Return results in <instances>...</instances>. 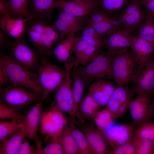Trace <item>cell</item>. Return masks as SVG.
I'll return each instance as SVG.
<instances>
[{
	"label": "cell",
	"instance_id": "cell-14",
	"mask_svg": "<svg viewBox=\"0 0 154 154\" xmlns=\"http://www.w3.org/2000/svg\"><path fill=\"white\" fill-rule=\"evenodd\" d=\"M135 37L129 31L120 27L103 38L104 46L115 54L130 47Z\"/></svg>",
	"mask_w": 154,
	"mask_h": 154
},
{
	"label": "cell",
	"instance_id": "cell-13",
	"mask_svg": "<svg viewBox=\"0 0 154 154\" xmlns=\"http://www.w3.org/2000/svg\"><path fill=\"white\" fill-rule=\"evenodd\" d=\"M43 101L41 99L36 103L31 108L23 120L27 132V137L34 141L37 149L42 148L38 131L43 113Z\"/></svg>",
	"mask_w": 154,
	"mask_h": 154
},
{
	"label": "cell",
	"instance_id": "cell-47",
	"mask_svg": "<svg viewBox=\"0 0 154 154\" xmlns=\"http://www.w3.org/2000/svg\"><path fill=\"white\" fill-rule=\"evenodd\" d=\"M36 147L31 145L29 142H23L20 147L19 154H36Z\"/></svg>",
	"mask_w": 154,
	"mask_h": 154
},
{
	"label": "cell",
	"instance_id": "cell-46",
	"mask_svg": "<svg viewBox=\"0 0 154 154\" xmlns=\"http://www.w3.org/2000/svg\"><path fill=\"white\" fill-rule=\"evenodd\" d=\"M80 37L88 44L96 47L100 50L104 47L103 38L93 36H80Z\"/></svg>",
	"mask_w": 154,
	"mask_h": 154
},
{
	"label": "cell",
	"instance_id": "cell-29",
	"mask_svg": "<svg viewBox=\"0 0 154 154\" xmlns=\"http://www.w3.org/2000/svg\"><path fill=\"white\" fill-rule=\"evenodd\" d=\"M29 1V0H9V12L11 16L13 18L31 17L28 10Z\"/></svg>",
	"mask_w": 154,
	"mask_h": 154
},
{
	"label": "cell",
	"instance_id": "cell-7",
	"mask_svg": "<svg viewBox=\"0 0 154 154\" xmlns=\"http://www.w3.org/2000/svg\"><path fill=\"white\" fill-rule=\"evenodd\" d=\"M10 48L17 63L28 71L37 73L40 64V58L27 44L23 36L11 42Z\"/></svg>",
	"mask_w": 154,
	"mask_h": 154
},
{
	"label": "cell",
	"instance_id": "cell-52",
	"mask_svg": "<svg viewBox=\"0 0 154 154\" xmlns=\"http://www.w3.org/2000/svg\"><path fill=\"white\" fill-rule=\"evenodd\" d=\"M149 0H140V1L141 3V4H142V5L146 2L147 1H149Z\"/></svg>",
	"mask_w": 154,
	"mask_h": 154
},
{
	"label": "cell",
	"instance_id": "cell-44",
	"mask_svg": "<svg viewBox=\"0 0 154 154\" xmlns=\"http://www.w3.org/2000/svg\"><path fill=\"white\" fill-rule=\"evenodd\" d=\"M52 25L60 36L63 38L72 31L77 29L73 28L58 18Z\"/></svg>",
	"mask_w": 154,
	"mask_h": 154
},
{
	"label": "cell",
	"instance_id": "cell-36",
	"mask_svg": "<svg viewBox=\"0 0 154 154\" xmlns=\"http://www.w3.org/2000/svg\"><path fill=\"white\" fill-rule=\"evenodd\" d=\"M88 16L84 17H77L67 13L61 10L57 18L73 28L80 30L85 24Z\"/></svg>",
	"mask_w": 154,
	"mask_h": 154
},
{
	"label": "cell",
	"instance_id": "cell-54",
	"mask_svg": "<svg viewBox=\"0 0 154 154\" xmlns=\"http://www.w3.org/2000/svg\"><path fill=\"white\" fill-rule=\"evenodd\" d=\"M153 54L154 55V52L153 53Z\"/></svg>",
	"mask_w": 154,
	"mask_h": 154
},
{
	"label": "cell",
	"instance_id": "cell-11",
	"mask_svg": "<svg viewBox=\"0 0 154 154\" xmlns=\"http://www.w3.org/2000/svg\"><path fill=\"white\" fill-rule=\"evenodd\" d=\"M68 121V118L61 112L45 110L40 123L41 133L46 136L54 137L62 131Z\"/></svg>",
	"mask_w": 154,
	"mask_h": 154
},
{
	"label": "cell",
	"instance_id": "cell-1",
	"mask_svg": "<svg viewBox=\"0 0 154 154\" xmlns=\"http://www.w3.org/2000/svg\"><path fill=\"white\" fill-rule=\"evenodd\" d=\"M0 67L4 71L7 83L9 85L25 87L42 96L43 91L36 81L37 73L28 71L17 63L13 58L12 52L1 53Z\"/></svg>",
	"mask_w": 154,
	"mask_h": 154
},
{
	"label": "cell",
	"instance_id": "cell-35",
	"mask_svg": "<svg viewBox=\"0 0 154 154\" xmlns=\"http://www.w3.org/2000/svg\"><path fill=\"white\" fill-rule=\"evenodd\" d=\"M132 139L135 147V154H154L153 141L139 137L135 135Z\"/></svg>",
	"mask_w": 154,
	"mask_h": 154
},
{
	"label": "cell",
	"instance_id": "cell-17",
	"mask_svg": "<svg viewBox=\"0 0 154 154\" xmlns=\"http://www.w3.org/2000/svg\"><path fill=\"white\" fill-rule=\"evenodd\" d=\"M82 131L87 139L90 147L94 154H111L112 150L104 136L97 128L91 125H85Z\"/></svg>",
	"mask_w": 154,
	"mask_h": 154
},
{
	"label": "cell",
	"instance_id": "cell-6",
	"mask_svg": "<svg viewBox=\"0 0 154 154\" xmlns=\"http://www.w3.org/2000/svg\"><path fill=\"white\" fill-rule=\"evenodd\" d=\"M64 66L67 72L66 78L63 84L55 91L53 101L45 110H55L65 112L72 117L74 104L70 73L73 67V64H67Z\"/></svg>",
	"mask_w": 154,
	"mask_h": 154
},
{
	"label": "cell",
	"instance_id": "cell-48",
	"mask_svg": "<svg viewBox=\"0 0 154 154\" xmlns=\"http://www.w3.org/2000/svg\"><path fill=\"white\" fill-rule=\"evenodd\" d=\"M11 42L5 33L0 31V48L2 50L8 47L10 48Z\"/></svg>",
	"mask_w": 154,
	"mask_h": 154
},
{
	"label": "cell",
	"instance_id": "cell-34",
	"mask_svg": "<svg viewBox=\"0 0 154 154\" xmlns=\"http://www.w3.org/2000/svg\"><path fill=\"white\" fill-rule=\"evenodd\" d=\"M94 119L96 128L101 132L116 120L112 114L105 108L98 111Z\"/></svg>",
	"mask_w": 154,
	"mask_h": 154
},
{
	"label": "cell",
	"instance_id": "cell-8",
	"mask_svg": "<svg viewBox=\"0 0 154 154\" xmlns=\"http://www.w3.org/2000/svg\"><path fill=\"white\" fill-rule=\"evenodd\" d=\"M137 94L131 101L129 108L132 118L131 125L134 127L148 121L152 115L150 95L142 92Z\"/></svg>",
	"mask_w": 154,
	"mask_h": 154
},
{
	"label": "cell",
	"instance_id": "cell-39",
	"mask_svg": "<svg viewBox=\"0 0 154 154\" xmlns=\"http://www.w3.org/2000/svg\"><path fill=\"white\" fill-rule=\"evenodd\" d=\"M135 135L154 141V123L147 121L140 125L134 131Z\"/></svg>",
	"mask_w": 154,
	"mask_h": 154
},
{
	"label": "cell",
	"instance_id": "cell-16",
	"mask_svg": "<svg viewBox=\"0 0 154 154\" xmlns=\"http://www.w3.org/2000/svg\"><path fill=\"white\" fill-rule=\"evenodd\" d=\"M56 8L71 15L84 17L90 14L99 7L98 1L81 0H57L55 5Z\"/></svg>",
	"mask_w": 154,
	"mask_h": 154
},
{
	"label": "cell",
	"instance_id": "cell-38",
	"mask_svg": "<svg viewBox=\"0 0 154 154\" xmlns=\"http://www.w3.org/2000/svg\"><path fill=\"white\" fill-rule=\"evenodd\" d=\"M129 0H98L99 7L107 13L117 11L124 6Z\"/></svg>",
	"mask_w": 154,
	"mask_h": 154
},
{
	"label": "cell",
	"instance_id": "cell-2",
	"mask_svg": "<svg viewBox=\"0 0 154 154\" xmlns=\"http://www.w3.org/2000/svg\"><path fill=\"white\" fill-rule=\"evenodd\" d=\"M37 74L36 81L43 91L41 99L44 101L63 84L67 72L48 60H41Z\"/></svg>",
	"mask_w": 154,
	"mask_h": 154
},
{
	"label": "cell",
	"instance_id": "cell-51",
	"mask_svg": "<svg viewBox=\"0 0 154 154\" xmlns=\"http://www.w3.org/2000/svg\"><path fill=\"white\" fill-rule=\"evenodd\" d=\"M152 115L154 116V100L152 104Z\"/></svg>",
	"mask_w": 154,
	"mask_h": 154
},
{
	"label": "cell",
	"instance_id": "cell-15",
	"mask_svg": "<svg viewBox=\"0 0 154 154\" xmlns=\"http://www.w3.org/2000/svg\"><path fill=\"white\" fill-rule=\"evenodd\" d=\"M132 93L143 92L150 95L154 94V55L141 69L138 70L133 82Z\"/></svg>",
	"mask_w": 154,
	"mask_h": 154
},
{
	"label": "cell",
	"instance_id": "cell-30",
	"mask_svg": "<svg viewBox=\"0 0 154 154\" xmlns=\"http://www.w3.org/2000/svg\"><path fill=\"white\" fill-rule=\"evenodd\" d=\"M23 120L15 119L1 121L0 122V142L5 141L17 132L22 126Z\"/></svg>",
	"mask_w": 154,
	"mask_h": 154
},
{
	"label": "cell",
	"instance_id": "cell-4",
	"mask_svg": "<svg viewBox=\"0 0 154 154\" xmlns=\"http://www.w3.org/2000/svg\"><path fill=\"white\" fill-rule=\"evenodd\" d=\"M42 95L25 87L9 85L0 88V104H6L19 112L26 107L40 101Z\"/></svg>",
	"mask_w": 154,
	"mask_h": 154
},
{
	"label": "cell",
	"instance_id": "cell-5",
	"mask_svg": "<svg viewBox=\"0 0 154 154\" xmlns=\"http://www.w3.org/2000/svg\"><path fill=\"white\" fill-rule=\"evenodd\" d=\"M112 71L114 78L118 85L127 86L134 82L138 68L131 53L128 49L115 54L112 59Z\"/></svg>",
	"mask_w": 154,
	"mask_h": 154
},
{
	"label": "cell",
	"instance_id": "cell-40",
	"mask_svg": "<svg viewBox=\"0 0 154 154\" xmlns=\"http://www.w3.org/2000/svg\"><path fill=\"white\" fill-rule=\"evenodd\" d=\"M110 16L99 7L88 16L85 24L92 25L100 23L108 19Z\"/></svg>",
	"mask_w": 154,
	"mask_h": 154
},
{
	"label": "cell",
	"instance_id": "cell-22",
	"mask_svg": "<svg viewBox=\"0 0 154 154\" xmlns=\"http://www.w3.org/2000/svg\"><path fill=\"white\" fill-rule=\"evenodd\" d=\"M27 136L26 129L23 123L17 132L5 141L0 142V154H19L21 145Z\"/></svg>",
	"mask_w": 154,
	"mask_h": 154
},
{
	"label": "cell",
	"instance_id": "cell-24",
	"mask_svg": "<svg viewBox=\"0 0 154 154\" xmlns=\"http://www.w3.org/2000/svg\"><path fill=\"white\" fill-rule=\"evenodd\" d=\"M79 30L75 29L67 35L54 49L52 54L61 63H65L70 58L72 51L76 33Z\"/></svg>",
	"mask_w": 154,
	"mask_h": 154
},
{
	"label": "cell",
	"instance_id": "cell-18",
	"mask_svg": "<svg viewBox=\"0 0 154 154\" xmlns=\"http://www.w3.org/2000/svg\"><path fill=\"white\" fill-rule=\"evenodd\" d=\"M130 47L132 55L139 70L150 59L154 52V45L146 39L135 36Z\"/></svg>",
	"mask_w": 154,
	"mask_h": 154
},
{
	"label": "cell",
	"instance_id": "cell-41",
	"mask_svg": "<svg viewBox=\"0 0 154 154\" xmlns=\"http://www.w3.org/2000/svg\"><path fill=\"white\" fill-rule=\"evenodd\" d=\"M37 154H64L63 149L57 141L53 140L43 148L37 149Z\"/></svg>",
	"mask_w": 154,
	"mask_h": 154
},
{
	"label": "cell",
	"instance_id": "cell-37",
	"mask_svg": "<svg viewBox=\"0 0 154 154\" xmlns=\"http://www.w3.org/2000/svg\"><path fill=\"white\" fill-rule=\"evenodd\" d=\"M25 116L23 114L6 104H0V119L2 121L15 119L23 120Z\"/></svg>",
	"mask_w": 154,
	"mask_h": 154
},
{
	"label": "cell",
	"instance_id": "cell-20",
	"mask_svg": "<svg viewBox=\"0 0 154 154\" xmlns=\"http://www.w3.org/2000/svg\"><path fill=\"white\" fill-rule=\"evenodd\" d=\"M57 0H29L28 10L32 18L41 19L49 24L56 9Z\"/></svg>",
	"mask_w": 154,
	"mask_h": 154
},
{
	"label": "cell",
	"instance_id": "cell-31",
	"mask_svg": "<svg viewBox=\"0 0 154 154\" xmlns=\"http://www.w3.org/2000/svg\"><path fill=\"white\" fill-rule=\"evenodd\" d=\"M91 25L102 38L121 27L117 18L111 16L102 22Z\"/></svg>",
	"mask_w": 154,
	"mask_h": 154
},
{
	"label": "cell",
	"instance_id": "cell-23",
	"mask_svg": "<svg viewBox=\"0 0 154 154\" xmlns=\"http://www.w3.org/2000/svg\"><path fill=\"white\" fill-rule=\"evenodd\" d=\"M71 72L73 84L72 91L74 107L72 117H73L72 122H74V118L77 115L82 101L86 84L82 76L75 68L72 69Z\"/></svg>",
	"mask_w": 154,
	"mask_h": 154
},
{
	"label": "cell",
	"instance_id": "cell-28",
	"mask_svg": "<svg viewBox=\"0 0 154 154\" xmlns=\"http://www.w3.org/2000/svg\"><path fill=\"white\" fill-rule=\"evenodd\" d=\"M135 33L134 36L146 39L154 45V17L146 14L143 22Z\"/></svg>",
	"mask_w": 154,
	"mask_h": 154
},
{
	"label": "cell",
	"instance_id": "cell-12",
	"mask_svg": "<svg viewBox=\"0 0 154 154\" xmlns=\"http://www.w3.org/2000/svg\"><path fill=\"white\" fill-rule=\"evenodd\" d=\"M47 23L40 33L37 48L35 51L40 60H48L55 47L64 38L58 33L52 25Z\"/></svg>",
	"mask_w": 154,
	"mask_h": 154
},
{
	"label": "cell",
	"instance_id": "cell-50",
	"mask_svg": "<svg viewBox=\"0 0 154 154\" xmlns=\"http://www.w3.org/2000/svg\"><path fill=\"white\" fill-rule=\"evenodd\" d=\"M9 0H0V15L9 14Z\"/></svg>",
	"mask_w": 154,
	"mask_h": 154
},
{
	"label": "cell",
	"instance_id": "cell-10",
	"mask_svg": "<svg viewBox=\"0 0 154 154\" xmlns=\"http://www.w3.org/2000/svg\"><path fill=\"white\" fill-rule=\"evenodd\" d=\"M101 132L113 149L132 139L134 127L131 125L117 124L114 121Z\"/></svg>",
	"mask_w": 154,
	"mask_h": 154
},
{
	"label": "cell",
	"instance_id": "cell-42",
	"mask_svg": "<svg viewBox=\"0 0 154 154\" xmlns=\"http://www.w3.org/2000/svg\"><path fill=\"white\" fill-rule=\"evenodd\" d=\"M135 154V147L132 139L125 143L112 149L111 153V154Z\"/></svg>",
	"mask_w": 154,
	"mask_h": 154
},
{
	"label": "cell",
	"instance_id": "cell-53",
	"mask_svg": "<svg viewBox=\"0 0 154 154\" xmlns=\"http://www.w3.org/2000/svg\"><path fill=\"white\" fill-rule=\"evenodd\" d=\"M84 0V1H98V0Z\"/></svg>",
	"mask_w": 154,
	"mask_h": 154
},
{
	"label": "cell",
	"instance_id": "cell-21",
	"mask_svg": "<svg viewBox=\"0 0 154 154\" xmlns=\"http://www.w3.org/2000/svg\"><path fill=\"white\" fill-rule=\"evenodd\" d=\"M32 18H13L9 14L5 15L0 18V30L6 35L18 38L23 36L26 23Z\"/></svg>",
	"mask_w": 154,
	"mask_h": 154
},
{
	"label": "cell",
	"instance_id": "cell-19",
	"mask_svg": "<svg viewBox=\"0 0 154 154\" xmlns=\"http://www.w3.org/2000/svg\"><path fill=\"white\" fill-rule=\"evenodd\" d=\"M116 88L113 82L98 79L90 85L88 92L100 108L105 106Z\"/></svg>",
	"mask_w": 154,
	"mask_h": 154
},
{
	"label": "cell",
	"instance_id": "cell-45",
	"mask_svg": "<svg viewBox=\"0 0 154 154\" xmlns=\"http://www.w3.org/2000/svg\"><path fill=\"white\" fill-rule=\"evenodd\" d=\"M88 45V43L80 37L75 36L72 50L75 55V58L79 56Z\"/></svg>",
	"mask_w": 154,
	"mask_h": 154
},
{
	"label": "cell",
	"instance_id": "cell-3",
	"mask_svg": "<svg viewBox=\"0 0 154 154\" xmlns=\"http://www.w3.org/2000/svg\"><path fill=\"white\" fill-rule=\"evenodd\" d=\"M115 55L108 50L102 52L88 64L74 68L82 76L86 84L98 79L114 80L112 65Z\"/></svg>",
	"mask_w": 154,
	"mask_h": 154
},
{
	"label": "cell",
	"instance_id": "cell-32",
	"mask_svg": "<svg viewBox=\"0 0 154 154\" xmlns=\"http://www.w3.org/2000/svg\"><path fill=\"white\" fill-rule=\"evenodd\" d=\"M101 50L98 48L88 44L78 58L74 59L73 68L80 65H86L92 61L98 55Z\"/></svg>",
	"mask_w": 154,
	"mask_h": 154
},
{
	"label": "cell",
	"instance_id": "cell-43",
	"mask_svg": "<svg viewBox=\"0 0 154 154\" xmlns=\"http://www.w3.org/2000/svg\"><path fill=\"white\" fill-rule=\"evenodd\" d=\"M140 0H135L124 8L117 18L119 21L142 7Z\"/></svg>",
	"mask_w": 154,
	"mask_h": 154
},
{
	"label": "cell",
	"instance_id": "cell-9",
	"mask_svg": "<svg viewBox=\"0 0 154 154\" xmlns=\"http://www.w3.org/2000/svg\"><path fill=\"white\" fill-rule=\"evenodd\" d=\"M133 94L131 90L127 86L118 85L105 106V108L112 114L116 120L129 109Z\"/></svg>",
	"mask_w": 154,
	"mask_h": 154
},
{
	"label": "cell",
	"instance_id": "cell-26",
	"mask_svg": "<svg viewBox=\"0 0 154 154\" xmlns=\"http://www.w3.org/2000/svg\"><path fill=\"white\" fill-rule=\"evenodd\" d=\"M146 15V12L141 7L119 22L121 27L127 30L133 34L142 24Z\"/></svg>",
	"mask_w": 154,
	"mask_h": 154
},
{
	"label": "cell",
	"instance_id": "cell-33",
	"mask_svg": "<svg viewBox=\"0 0 154 154\" xmlns=\"http://www.w3.org/2000/svg\"><path fill=\"white\" fill-rule=\"evenodd\" d=\"M71 133L74 137L79 150L80 154H93L86 138L82 131L72 123L70 126Z\"/></svg>",
	"mask_w": 154,
	"mask_h": 154
},
{
	"label": "cell",
	"instance_id": "cell-49",
	"mask_svg": "<svg viewBox=\"0 0 154 154\" xmlns=\"http://www.w3.org/2000/svg\"><path fill=\"white\" fill-rule=\"evenodd\" d=\"M146 10V14L154 17V0H149L142 5Z\"/></svg>",
	"mask_w": 154,
	"mask_h": 154
},
{
	"label": "cell",
	"instance_id": "cell-25",
	"mask_svg": "<svg viewBox=\"0 0 154 154\" xmlns=\"http://www.w3.org/2000/svg\"><path fill=\"white\" fill-rule=\"evenodd\" d=\"M53 138L61 145L64 154H80L76 142L71 133L70 127L67 125L62 131Z\"/></svg>",
	"mask_w": 154,
	"mask_h": 154
},
{
	"label": "cell",
	"instance_id": "cell-27",
	"mask_svg": "<svg viewBox=\"0 0 154 154\" xmlns=\"http://www.w3.org/2000/svg\"><path fill=\"white\" fill-rule=\"evenodd\" d=\"M99 106L91 94L88 91L82 100L78 112L79 114L86 119H91L94 118Z\"/></svg>",
	"mask_w": 154,
	"mask_h": 154
}]
</instances>
